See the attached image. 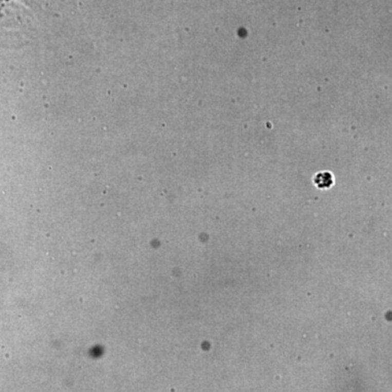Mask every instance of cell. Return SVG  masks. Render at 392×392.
Returning a JSON list of instances; mask_svg holds the SVG:
<instances>
[{
  "label": "cell",
  "mask_w": 392,
  "mask_h": 392,
  "mask_svg": "<svg viewBox=\"0 0 392 392\" xmlns=\"http://www.w3.org/2000/svg\"><path fill=\"white\" fill-rule=\"evenodd\" d=\"M314 183L318 189H329L333 184V177L330 172H319L314 177Z\"/></svg>",
  "instance_id": "6da1fadb"
}]
</instances>
